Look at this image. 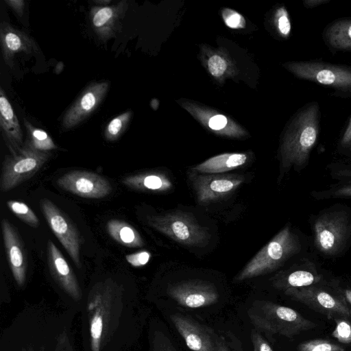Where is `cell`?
Listing matches in <instances>:
<instances>
[{
	"label": "cell",
	"instance_id": "cell-1",
	"mask_svg": "<svg viewBox=\"0 0 351 351\" xmlns=\"http://www.w3.org/2000/svg\"><path fill=\"white\" fill-rule=\"evenodd\" d=\"M321 110L317 101L300 108L287 125L280 147V173L300 171L308 164L320 133Z\"/></svg>",
	"mask_w": 351,
	"mask_h": 351
},
{
	"label": "cell",
	"instance_id": "cell-2",
	"mask_svg": "<svg viewBox=\"0 0 351 351\" xmlns=\"http://www.w3.org/2000/svg\"><path fill=\"white\" fill-rule=\"evenodd\" d=\"M313 244L323 256L341 254L351 241V210L334 205L322 210L311 221Z\"/></svg>",
	"mask_w": 351,
	"mask_h": 351
},
{
	"label": "cell",
	"instance_id": "cell-3",
	"mask_svg": "<svg viewBox=\"0 0 351 351\" xmlns=\"http://www.w3.org/2000/svg\"><path fill=\"white\" fill-rule=\"evenodd\" d=\"M247 314L252 324L258 330L289 339L317 326L316 323L297 311L269 301H255Z\"/></svg>",
	"mask_w": 351,
	"mask_h": 351
},
{
	"label": "cell",
	"instance_id": "cell-4",
	"mask_svg": "<svg viewBox=\"0 0 351 351\" xmlns=\"http://www.w3.org/2000/svg\"><path fill=\"white\" fill-rule=\"evenodd\" d=\"M302 248L300 237L286 226L248 262L235 280L241 282L270 273L298 254Z\"/></svg>",
	"mask_w": 351,
	"mask_h": 351
},
{
	"label": "cell",
	"instance_id": "cell-5",
	"mask_svg": "<svg viewBox=\"0 0 351 351\" xmlns=\"http://www.w3.org/2000/svg\"><path fill=\"white\" fill-rule=\"evenodd\" d=\"M285 66L298 78L331 89L332 96L351 99V65L311 60L289 62Z\"/></svg>",
	"mask_w": 351,
	"mask_h": 351
},
{
	"label": "cell",
	"instance_id": "cell-6",
	"mask_svg": "<svg viewBox=\"0 0 351 351\" xmlns=\"http://www.w3.org/2000/svg\"><path fill=\"white\" fill-rule=\"evenodd\" d=\"M147 220L151 227L182 245L204 246L209 240L207 230L192 215L181 210L149 216Z\"/></svg>",
	"mask_w": 351,
	"mask_h": 351
},
{
	"label": "cell",
	"instance_id": "cell-7",
	"mask_svg": "<svg viewBox=\"0 0 351 351\" xmlns=\"http://www.w3.org/2000/svg\"><path fill=\"white\" fill-rule=\"evenodd\" d=\"M49 153L33 148L27 142L4 158L0 189L7 192L33 177L49 158Z\"/></svg>",
	"mask_w": 351,
	"mask_h": 351
},
{
	"label": "cell",
	"instance_id": "cell-8",
	"mask_svg": "<svg viewBox=\"0 0 351 351\" xmlns=\"http://www.w3.org/2000/svg\"><path fill=\"white\" fill-rule=\"evenodd\" d=\"M284 293L328 319L351 317V307L331 287L330 282L290 289L285 291Z\"/></svg>",
	"mask_w": 351,
	"mask_h": 351
},
{
	"label": "cell",
	"instance_id": "cell-9",
	"mask_svg": "<svg viewBox=\"0 0 351 351\" xmlns=\"http://www.w3.org/2000/svg\"><path fill=\"white\" fill-rule=\"evenodd\" d=\"M40 206L51 230L75 265L81 267L80 250L82 239L77 229L66 214L49 199H41Z\"/></svg>",
	"mask_w": 351,
	"mask_h": 351
},
{
	"label": "cell",
	"instance_id": "cell-10",
	"mask_svg": "<svg viewBox=\"0 0 351 351\" xmlns=\"http://www.w3.org/2000/svg\"><path fill=\"white\" fill-rule=\"evenodd\" d=\"M168 295L182 306L197 308L215 304L219 293L213 284L202 280H187L170 285Z\"/></svg>",
	"mask_w": 351,
	"mask_h": 351
},
{
	"label": "cell",
	"instance_id": "cell-11",
	"mask_svg": "<svg viewBox=\"0 0 351 351\" xmlns=\"http://www.w3.org/2000/svg\"><path fill=\"white\" fill-rule=\"evenodd\" d=\"M56 183L61 189L86 198H101L112 191V186L107 179L88 171L67 172L60 177Z\"/></svg>",
	"mask_w": 351,
	"mask_h": 351
},
{
	"label": "cell",
	"instance_id": "cell-12",
	"mask_svg": "<svg viewBox=\"0 0 351 351\" xmlns=\"http://www.w3.org/2000/svg\"><path fill=\"white\" fill-rule=\"evenodd\" d=\"M244 181L237 175H194L192 183L199 203L221 199L235 191Z\"/></svg>",
	"mask_w": 351,
	"mask_h": 351
},
{
	"label": "cell",
	"instance_id": "cell-13",
	"mask_svg": "<svg viewBox=\"0 0 351 351\" xmlns=\"http://www.w3.org/2000/svg\"><path fill=\"white\" fill-rule=\"evenodd\" d=\"M109 86L106 81L90 84L65 112L62 128H73L93 113L105 97Z\"/></svg>",
	"mask_w": 351,
	"mask_h": 351
},
{
	"label": "cell",
	"instance_id": "cell-14",
	"mask_svg": "<svg viewBox=\"0 0 351 351\" xmlns=\"http://www.w3.org/2000/svg\"><path fill=\"white\" fill-rule=\"evenodd\" d=\"M170 319L189 349L217 351V338L211 329L185 315L173 314Z\"/></svg>",
	"mask_w": 351,
	"mask_h": 351
},
{
	"label": "cell",
	"instance_id": "cell-15",
	"mask_svg": "<svg viewBox=\"0 0 351 351\" xmlns=\"http://www.w3.org/2000/svg\"><path fill=\"white\" fill-rule=\"evenodd\" d=\"M324 282L326 280L323 273L315 262L308 258L291 269L280 273L273 281L274 286L283 292Z\"/></svg>",
	"mask_w": 351,
	"mask_h": 351
},
{
	"label": "cell",
	"instance_id": "cell-16",
	"mask_svg": "<svg viewBox=\"0 0 351 351\" xmlns=\"http://www.w3.org/2000/svg\"><path fill=\"white\" fill-rule=\"evenodd\" d=\"M1 230L11 271L16 282L22 285L25 282L27 266V257L23 243L15 228L5 218L1 220Z\"/></svg>",
	"mask_w": 351,
	"mask_h": 351
},
{
	"label": "cell",
	"instance_id": "cell-17",
	"mask_svg": "<svg viewBox=\"0 0 351 351\" xmlns=\"http://www.w3.org/2000/svg\"><path fill=\"white\" fill-rule=\"evenodd\" d=\"M128 8V2L122 1L111 6H95L90 10L93 28L97 36L106 41L115 36L121 27V21Z\"/></svg>",
	"mask_w": 351,
	"mask_h": 351
},
{
	"label": "cell",
	"instance_id": "cell-18",
	"mask_svg": "<svg viewBox=\"0 0 351 351\" xmlns=\"http://www.w3.org/2000/svg\"><path fill=\"white\" fill-rule=\"evenodd\" d=\"M0 40L4 62L10 67L14 65L16 54H31L37 49L34 40L28 34L5 22L1 24Z\"/></svg>",
	"mask_w": 351,
	"mask_h": 351
},
{
	"label": "cell",
	"instance_id": "cell-19",
	"mask_svg": "<svg viewBox=\"0 0 351 351\" xmlns=\"http://www.w3.org/2000/svg\"><path fill=\"white\" fill-rule=\"evenodd\" d=\"M0 124L3 136L10 154L23 145V132L16 114L3 88H0Z\"/></svg>",
	"mask_w": 351,
	"mask_h": 351
},
{
	"label": "cell",
	"instance_id": "cell-20",
	"mask_svg": "<svg viewBox=\"0 0 351 351\" xmlns=\"http://www.w3.org/2000/svg\"><path fill=\"white\" fill-rule=\"evenodd\" d=\"M322 38L332 53L351 51V17L340 18L328 23L322 32Z\"/></svg>",
	"mask_w": 351,
	"mask_h": 351
},
{
	"label": "cell",
	"instance_id": "cell-21",
	"mask_svg": "<svg viewBox=\"0 0 351 351\" xmlns=\"http://www.w3.org/2000/svg\"><path fill=\"white\" fill-rule=\"evenodd\" d=\"M49 267L62 285L72 294H77L78 286L73 273L64 256L52 241H47Z\"/></svg>",
	"mask_w": 351,
	"mask_h": 351
},
{
	"label": "cell",
	"instance_id": "cell-22",
	"mask_svg": "<svg viewBox=\"0 0 351 351\" xmlns=\"http://www.w3.org/2000/svg\"><path fill=\"white\" fill-rule=\"evenodd\" d=\"M122 182L128 187L141 191L162 192L172 187V182L164 173L147 172L125 177Z\"/></svg>",
	"mask_w": 351,
	"mask_h": 351
},
{
	"label": "cell",
	"instance_id": "cell-23",
	"mask_svg": "<svg viewBox=\"0 0 351 351\" xmlns=\"http://www.w3.org/2000/svg\"><path fill=\"white\" fill-rule=\"evenodd\" d=\"M247 159L245 154H223L199 164L193 170L200 173H221L243 165Z\"/></svg>",
	"mask_w": 351,
	"mask_h": 351
},
{
	"label": "cell",
	"instance_id": "cell-24",
	"mask_svg": "<svg viewBox=\"0 0 351 351\" xmlns=\"http://www.w3.org/2000/svg\"><path fill=\"white\" fill-rule=\"evenodd\" d=\"M110 236L122 245L129 247H141L144 245L138 232L125 221L111 219L107 223Z\"/></svg>",
	"mask_w": 351,
	"mask_h": 351
},
{
	"label": "cell",
	"instance_id": "cell-25",
	"mask_svg": "<svg viewBox=\"0 0 351 351\" xmlns=\"http://www.w3.org/2000/svg\"><path fill=\"white\" fill-rule=\"evenodd\" d=\"M24 124L27 135L25 141L33 148L46 152L57 148L50 136L45 130L34 128L25 119Z\"/></svg>",
	"mask_w": 351,
	"mask_h": 351
},
{
	"label": "cell",
	"instance_id": "cell-26",
	"mask_svg": "<svg viewBox=\"0 0 351 351\" xmlns=\"http://www.w3.org/2000/svg\"><path fill=\"white\" fill-rule=\"evenodd\" d=\"M311 196L317 200H326L336 198H351V180L337 182L328 188L313 191Z\"/></svg>",
	"mask_w": 351,
	"mask_h": 351
},
{
	"label": "cell",
	"instance_id": "cell-27",
	"mask_svg": "<svg viewBox=\"0 0 351 351\" xmlns=\"http://www.w3.org/2000/svg\"><path fill=\"white\" fill-rule=\"evenodd\" d=\"M131 117L132 112L128 110L111 120L105 130V138L110 141L118 139L126 130Z\"/></svg>",
	"mask_w": 351,
	"mask_h": 351
},
{
	"label": "cell",
	"instance_id": "cell-28",
	"mask_svg": "<svg viewBox=\"0 0 351 351\" xmlns=\"http://www.w3.org/2000/svg\"><path fill=\"white\" fill-rule=\"evenodd\" d=\"M7 205L10 210L25 223L34 228L39 226L38 218L34 212L24 202L9 200Z\"/></svg>",
	"mask_w": 351,
	"mask_h": 351
},
{
	"label": "cell",
	"instance_id": "cell-29",
	"mask_svg": "<svg viewBox=\"0 0 351 351\" xmlns=\"http://www.w3.org/2000/svg\"><path fill=\"white\" fill-rule=\"evenodd\" d=\"M342 346L325 339H314L303 341L298 346L297 351H344Z\"/></svg>",
	"mask_w": 351,
	"mask_h": 351
},
{
	"label": "cell",
	"instance_id": "cell-30",
	"mask_svg": "<svg viewBox=\"0 0 351 351\" xmlns=\"http://www.w3.org/2000/svg\"><path fill=\"white\" fill-rule=\"evenodd\" d=\"M351 317L335 319L336 326L332 336L341 343H351Z\"/></svg>",
	"mask_w": 351,
	"mask_h": 351
},
{
	"label": "cell",
	"instance_id": "cell-31",
	"mask_svg": "<svg viewBox=\"0 0 351 351\" xmlns=\"http://www.w3.org/2000/svg\"><path fill=\"white\" fill-rule=\"evenodd\" d=\"M329 174L337 182L351 180V164L344 162H332L328 165Z\"/></svg>",
	"mask_w": 351,
	"mask_h": 351
},
{
	"label": "cell",
	"instance_id": "cell-32",
	"mask_svg": "<svg viewBox=\"0 0 351 351\" xmlns=\"http://www.w3.org/2000/svg\"><path fill=\"white\" fill-rule=\"evenodd\" d=\"M337 150L340 154L351 159V116L339 137Z\"/></svg>",
	"mask_w": 351,
	"mask_h": 351
},
{
	"label": "cell",
	"instance_id": "cell-33",
	"mask_svg": "<svg viewBox=\"0 0 351 351\" xmlns=\"http://www.w3.org/2000/svg\"><path fill=\"white\" fill-rule=\"evenodd\" d=\"M275 21L278 32L283 37H288L291 33V25L289 14L285 7H279L275 13Z\"/></svg>",
	"mask_w": 351,
	"mask_h": 351
},
{
	"label": "cell",
	"instance_id": "cell-34",
	"mask_svg": "<svg viewBox=\"0 0 351 351\" xmlns=\"http://www.w3.org/2000/svg\"><path fill=\"white\" fill-rule=\"evenodd\" d=\"M226 61L219 55H213L208 61V67L210 73L214 77H221L227 69Z\"/></svg>",
	"mask_w": 351,
	"mask_h": 351
},
{
	"label": "cell",
	"instance_id": "cell-35",
	"mask_svg": "<svg viewBox=\"0 0 351 351\" xmlns=\"http://www.w3.org/2000/svg\"><path fill=\"white\" fill-rule=\"evenodd\" d=\"M103 329V320L101 316L97 313L93 318L90 326V333L93 340V351H98L99 341L101 336Z\"/></svg>",
	"mask_w": 351,
	"mask_h": 351
},
{
	"label": "cell",
	"instance_id": "cell-36",
	"mask_svg": "<svg viewBox=\"0 0 351 351\" xmlns=\"http://www.w3.org/2000/svg\"><path fill=\"white\" fill-rule=\"evenodd\" d=\"M223 17L226 24L230 28H241L245 26V19L237 12L226 9L223 12Z\"/></svg>",
	"mask_w": 351,
	"mask_h": 351
},
{
	"label": "cell",
	"instance_id": "cell-37",
	"mask_svg": "<svg viewBox=\"0 0 351 351\" xmlns=\"http://www.w3.org/2000/svg\"><path fill=\"white\" fill-rule=\"evenodd\" d=\"M150 257L151 254L147 251L143 250L126 255L125 259L131 265L134 267H141L147 264Z\"/></svg>",
	"mask_w": 351,
	"mask_h": 351
},
{
	"label": "cell",
	"instance_id": "cell-38",
	"mask_svg": "<svg viewBox=\"0 0 351 351\" xmlns=\"http://www.w3.org/2000/svg\"><path fill=\"white\" fill-rule=\"evenodd\" d=\"M331 287L342 297L347 304L351 306V287L345 285L339 280H332L329 282Z\"/></svg>",
	"mask_w": 351,
	"mask_h": 351
},
{
	"label": "cell",
	"instance_id": "cell-39",
	"mask_svg": "<svg viewBox=\"0 0 351 351\" xmlns=\"http://www.w3.org/2000/svg\"><path fill=\"white\" fill-rule=\"evenodd\" d=\"M253 351H273L269 343L256 331L252 332Z\"/></svg>",
	"mask_w": 351,
	"mask_h": 351
},
{
	"label": "cell",
	"instance_id": "cell-40",
	"mask_svg": "<svg viewBox=\"0 0 351 351\" xmlns=\"http://www.w3.org/2000/svg\"><path fill=\"white\" fill-rule=\"evenodd\" d=\"M228 123L227 118L223 114H216L212 117L209 121L208 125L213 130H222Z\"/></svg>",
	"mask_w": 351,
	"mask_h": 351
},
{
	"label": "cell",
	"instance_id": "cell-41",
	"mask_svg": "<svg viewBox=\"0 0 351 351\" xmlns=\"http://www.w3.org/2000/svg\"><path fill=\"white\" fill-rule=\"evenodd\" d=\"M5 2L11 7L16 14L21 16L25 8V1L23 0H5Z\"/></svg>",
	"mask_w": 351,
	"mask_h": 351
},
{
	"label": "cell",
	"instance_id": "cell-42",
	"mask_svg": "<svg viewBox=\"0 0 351 351\" xmlns=\"http://www.w3.org/2000/svg\"><path fill=\"white\" fill-rule=\"evenodd\" d=\"M330 0H304L303 5L306 8H314L328 3Z\"/></svg>",
	"mask_w": 351,
	"mask_h": 351
},
{
	"label": "cell",
	"instance_id": "cell-43",
	"mask_svg": "<svg viewBox=\"0 0 351 351\" xmlns=\"http://www.w3.org/2000/svg\"><path fill=\"white\" fill-rule=\"evenodd\" d=\"M217 351H231L227 344L221 339H217Z\"/></svg>",
	"mask_w": 351,
	"mask_h": 351
},
{
	"label": "cell",
	"instance_id": "cell-44",
	"mask_svg": "<svg viewBox=\"0 0 351 351\" xmlns=\"http://www.w3.org/2000/svg\"><path fill=\"white\" fill-rule=\"evenodd\" d=\"M93 2L96 4L97 6H107L108 4H109L111 1L110 0H94Z\"/></svg>",
	"mask_w": 351,
	"mask_h": 351
},
{
	"label": "cell",
	"instance_id": "cell-45",
	"mask_svg": "<svg viewBox=\"0 0 351 351\" xmlns=\"http://www.w3.org/2000/svg\"><path fill=\"white\" fill-rule=\"evenodd\" d=\"M351 319V318H350Z\"/></svg>",
	"mask_w": 351,
	"mask_h": 351
}]
</instances>
